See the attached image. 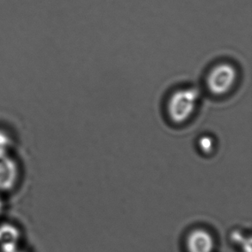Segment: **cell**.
<instances>
[{
  "label": "cell",
  "instance_id": "1",
  "mask_svg": "<svg viewBox=\"0 0 252 252\" xmlns=\"http://www.w3.org/2000/svg\"><path fill=\"white\" fill-rule=\"evenodd\" d=\"M201 94L196 86H187L175 91L166 103V112L170 122L181 125L190 119L197 109Z\"/></svg>",
  "mask_w": 252,
  "mask_h": 252
},
{
  "label": "cell",
  "instance_id": "2",
  "mask_svg": "<svg viewBox=\"0 0 252 252\" xmlns=\"http://www.w3.org/2000/svg\"><path fill=\"white\" fill-rule=\"evenodd\" d=\"M238 80V69L230 62L214 65L206 78L208 92L215 95H224L232 91Z\"/></svg>",
  "mask_w": 252,
  "mask_h": 252
},
{
  "label": "cell",
  "instance_id": "3",
  "mask_svg": "<svg viewBox=\"0 0 252 252\" xmlns=\"http://www.w3.org/2000/svg\"><path fill=\"white\" fill-rule=\"evenodd\" d=\"M20 169L10 154L0 155V192H9L17 187Z\"/></svg>",
  "mask_w": 252,
  "mask_h": 252
},
{
  "label": "cell",
  "instance_id": "4",
  "mask_svg": "<svg viewBox=\"0 0 252 252\" xmlns=\"http://www.w3.org/2000/svg\"><path fill=\"white\" fill-rule=\"evenodd\" d=\"M188 252H213L215 239L210 232L204 229H195L186 239Z\"/></svg>",
  "mask_w": 252,
  "mask_h": 252
},
{
  "label": "cell",
  "instance_id": "5",
  "mask_svg": "<svg viewBox=\"0 0 252 252\" xmlns=\"http://www.w3.org/2000/svg\"><path fill=\"white\" fill-rule=\"evenodd\" d=\"M20 239V232L16 225L10 223L0 225V247L3 252H16Z\"/></svg>",
  "mask_w": 252,
  "mask_h": 252
},
{
  "label": "cell",
  "instance_id": "6",
  "mask_svg": "<svg viewBox=\"0 0 252 252\" xmlns=\"http://www.w3.org/2000/svg\"><path fill=\"white\" fill-rule=\"evenodd\" d=\"M215 139L208 134H205L199 138L198 147L202 154H210L215 149Z\"/></svg>",
  "mask_w": 252,
  "mask_h": 252
},
{
  "label": "cell",
  "instance_id": "7",
  "mask_svg": "<svg viewBox=\"0 0 252 252\" xmlns=\"http://www.w3.org/2000/svg\"><path fill=\"white\" fill-rule=\"evenodd\" d=\"M11 144L12 140L10 135L3 130H0V155L9 154Z\"/></svg>",
  "mask_w": 252,
  "mask_h": 252
},
{
  "label": "cell",
  "instance_id": "8",
  "mask_svg": "<svg viewBox=\"0 0 252 252\" xmlns=\"http://www.w3.org/2000/svg\"><path fill=\"white\" fill-rule=\"evenodd\" d=\"M246 239V236L244 234V232L241 230L239 229H236L233 230L231 232V236H230V239L232 241L233 245H237V246H241L243 242L245 241V239Z\"/></svg>",
  "mask_w": 252,
  "mask_h": 252
},
{
  "label": "cell",
  "instance_id": "9",
  "mask_svg": "<svg viewBox=\"0 0 252 252\" xmlns=\"http://www.w3.org/2000/svg\"><path fill=\"white\" fill-rule=\"evenodd\" d=\"M252 239H251V237H246L245 241L243 242L242 245L240 246L242 247L243 252H252Z\"/></svg>",
  "mask_w": 252,
  "mask_h": 252
},
{
  "label": "cell",
  "instance_id": "10",
  "mask_svg": "<svg viewBox=\"0 0 252 252\" xmlns=\"http://www.w3.org/2000/svg\"><path fill=\"white\" fill-rule=\"evenodd\" d=\"M3 211V201L2 198L0 197V215Z\"/></svg>",
  "mask_w": 252,
  "mask_h": 252
}]
</instances>
